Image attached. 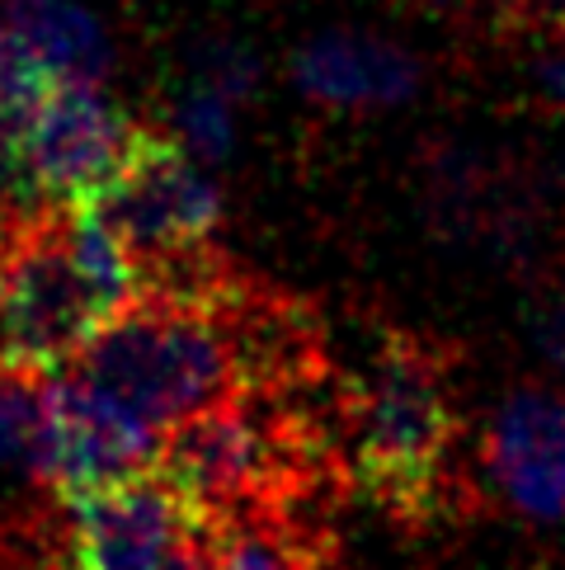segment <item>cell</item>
Returning a JSON list of instances; mask_svg holds the SVG:
<instances>
[{
	"mask_svg": "<svg viewBox=\"0 0 565 570\" xmlns=\"http://www.w3.org/2000/svg\"><path fill=\"white\" fill-rule=\"evenodd\" d=\"M0 485L24 519H43L38 500H57V373L10 354H0Z\"/></svg>",
	"mask_w": 565,
	"mask_h": 570,
	"instance_id": "obj_9",
	"label": "cell"
},
{
	"mask_svg": "<svg viewBox=\"0 0 565 570\" xmlns=\"http://www.w3.org/2000/svg\"><path fill=\"white\" fill-rule=\"evenodd\" d=\"M175 132L189 156H198L204 166H217L236 147V99L212 86H194L175 109Z\"/></svg>",
	"mask_w": 565,
	"mask_h": 570,
	"instance_id": "obj_13",
	"label": "cell"
},
{
	"mask_svg": "<svg viewBox=\"0 0 565 570\" xmlns=\"http://www.w3.org/2000/svg\"><path fill=\"white\" fill-rule=\"evenodd\" d=\"M0 24L52 80H105L113 43L80 0H0Z\"/></svg>",
	"mask_w": 565,
	"mask_h": 570,
	"instance_id": "obj_10",
	"label": "cell"
},
{
	"mask_svg": "<svg viewBox=\"0 0 565 570\" xmlns=\"http://www.w3.org/2000/svg\"><path fill=\"white\" fill-rule=\"evenodd\" d=\"M490 491L542 523H565V396L547 386H518L480 443Z\"/></svg>",
	"mask_w": 565,
	"mask_h": 570,
	"instance_id": "obj_6",
	"label": "cell"
},
{
	"mask_svg": "<svg viewBox=\"0 0 565 570\" xmlns=\"http://www.w3.org/2000/svg\"><path fill=\"white\" fill-rule=\"evenodd\" d=\"M95 208L118 227L137 264H151L208 246L221 222V194L204 160L179 147V137L147 132L132 166L113 179V189Z\"/></svg>",
	"mask_w": 565,
	"mask_h": 570,
	"instance_id": "obj_5",
	"label": "cell"
},
{
	"mask_svg": "<svg viewBox=\"0 0 565 570\" xmlns=\"http://www.w3.org/2000/svg\"><path fill=\"white\" fill-rule=\"evenodd\" d=\"M250 288L255 278L240 274L217 297L137 293L67 363H57V373L76 377L151 434H166L170 424L246 392L240 302Z\"/></svg>",
	"mask_w": 565,
	"mask_h": 570,
	"instance_id": "obj_2",
	"label": "cell"
},
{
	"mask_svg": "<svg viewBox=\"0 0 565 570\" xmlns=\"http://www.w3.org/2000/svg\"><path fill=\"white\" fill-rule=\"evenodd\" d=\"M424 67L381 33L330 29L293 52V86L326 109H391L419 90Z\"/></svg>",
	"mask_w": 565,
	"mask_h": 570,
	"instance_id": "obj_8",
	"label": "cell"
},
{
	"mask_svg": "<svg viewBox=\"0 0 565 570\" xmlns=\"http://www.w3.org/2000/svg\"><path fill=\"white\" fill-rule=\"evenodd\" d=\"M48 86H52V76L19 48V38L6 24H0V170H6L14 137L29 124V114H33L38 99H43Z\"/></svg>",
	"mask_w": 565,
	"mask_h": 570,
	"instance_id": "obj_12",
	"label": "cell"
},
{
	"mask_svg": "<svg viewBox=\"0 0 565 570\" xmlns=\"http://www.w3.org/2000/svg\"><path fill=\"white\" fill-rule=\"evenodd\" d=\"M6 240H10V222L0 217V288H6Z\"/></svg>",
	"mask_w": 565,
	"mask_h": 570,
	"instance_id": "obj_18",
	"label": "cell"
},
{
	"mask_svg": "<svg viewBox=\"0 0 565 570\" xmlns=\"http://www.w3.org/2000/svg\"><path fill=\"white\" fill-rule=\"evenodd\" d=\"M533 19L537 24H547V29H556V33H565V0H533Z\"/></svg>",
	"mask_w": 565,
	"mask_h": 570,
	"instance_id": "obj_17",
	"label": "cell"
},
{
	"mask_svg": "<svg viewBox=\"0 0 565 570\" xmlns=\"http://www.w3.org/2000/svg\"><path fill=\"white\" fill-rule=\"evenodd\" d=\"M194 86H212L240 105V99H250L259 86V57L231 33L204 38L194 52Z\"/></svg>",
	"mask_w": 565,
	"mask_h": 570,
	"instance_id": "obj_14",
	"label": "cell"
},
{
	"mask_svg": "<svg viewBox=\"0 0 565 570\" xmlns=\"http://www.w3.org/2000/svg\"><path fill=\"white\" fill-rule=\"evenodd\" d=\"M156 448L160 434L57 373V500L156 472Z\"/></svg>",
	"mask_w": 565,
	"mask_h": 570,
	"instance_id": "obj_7",
	"label": "cell"
},
{
	"mask_svg": "<svg viewBox=\"0 0 565 570\" xmlns=\"http://www.w3.org/2000/svg\"><path fill=\"white\" fill-rule=\"evenodd\" d=\"M533 340H537V350L565 373V288L547 293L533 307Z\"/></svg>",
	"mask_w": 565,
	"mask_h": 570,
	"instance_id": "obj_15",
	"label": "cell"
},
{
	"mask_svg": "<svg viewBox=\"0 0 565 570\" xmlns=\"http://www.w3.org/2000/svg\"><path fill=\"white\" fill-rule=\"evenodd\" d=\"M533 76H537V86L565 109V57H542V62L533 67Z\"/></svg>",
	"mask_w": 565,
	"mask_h": 570,
	"instance_id": "obj_16",
	"label": "cell"
},
{
	"mask_svg": "<svg viewBox=\"0 0 565 570\" xmlns=\"http://www.w3.org/2000/svg\"><path fill=\"white\" fill-rule=\"evenodd\" d=\"M453 368L457 350L448 340L381 331L368 368L335 377L349 472L400 533L457 528L480 504Z\"/></svg>",
	"mask_w": 565,
	"mask_h": 570,
	"instance_id": "obj_1",
	"label": "cell"
},
{
	"mask_svg": "<svg viewBox=\"0 0 565 570\" xmlns=\"http://www.w3.org/2000/svg\"><path fill=\"white\" fill-rule=\"evenodd\" d=\"M113 307L86 278L67 246L62 208L19 213L6 240L0 288V354L57 368L86 344Z\"/></svg>",
	"mask_w": 565,
	"mask_h": 570,
	"instance_id": "obj_4",
	"label": "cell"
},
{
	"mask_svg": "<svg viewBox=\"0 0 565 570\" xmlns=\"http://www.w3.org/2000/svg\"><path fill=\"white\" fill-rule=\"evenodd\" d=\"M198 570H339V538L330 519H231Z\"/></svg>",
	"mask_w": 565,
	"mask_h": 570,
	"instance_id": "obj_11",
	"label": "cell"
},
{
	"mask_svg": "<svg viewBox=\"0 0 565 570\" xmlns=\"http://www.w3.org/2000/svg\"><path fill=\"white\" fill-rule=\"evenodd\" d=\"M147 132L99 80H52L19 128L0 179L19 198V213L99 203L132 166Z\"/></svg>",
	"mask_w": 565,
	"mask_h": 570,
	"instance_id": "obj_3",
	"label": "cell"
}]
</instances>
